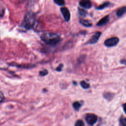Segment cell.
Masks as SVG:
<instances>
[{
  "instance_id": "7c38bea8",
  "label": "cell",
  "mask_w": 126,
  "mask_h": 126,
  "mask_svg": "<svg viewBox=\"0 0 126 126\" xmlns=\"http://www.w3.org/2000/svg\"><path fill=\"white\" fill-rule=\"evenodd\" d=\"M110 4H111L110 3H109L108 2H106L104 3H103L102 5H100V6L96 7V9L98 10H103L104 9L106 8V7H107L108 6H109L110 5Z\"/></svg>"
},
{
  "instance_id": "30bf717a",
  "label": "cell",
  "mask_w": 126,
  "mask_h": 126,
  "mask_svg": "<svg viewBox=\"0 0 126 126\" xmlns=\"http://www.w3.org/2000/svg\"><path fill=\"white\" fill-rule=\"evenodd\" d=\"M126 13V7L123 6L117 10L116 12V15L118 17H121Z\"/></svg>"
},
{
  "instance_id": "8fae6325",
  "label": "cell",
  "mask_w": 126,
  "mask_h": 126,
  "mask_svg": "<svg viewBox=\"0 0 126 126\" xmlns=\"http://www.w3.org/2000/svg\"><path fill=\"white\" fill-rule=\"evenodd\" d=\"M114 95L111 93L106 92V93H105L103 94V98L106 99V100H107L108 101H110L113 98Z\"/></svg>"
},
{
  "instance_id": "9a60e30c",
  "label": "cell",
  "mask_w": 126,
  "mask_h": 126,
  "mask_svg": "<svg viewBox=\"0 0 126 126\" xmlns=\"http://www.w3.org/2000/svg\"><path fill=\"white\" fill-rule=\"evenodd\" d=\"M78 11H79V14L81 16H83V17H85L88 14L86 10H85L83 9H81L80 8H78Z\"/></svg>"
},
{
  "instance_id": "4fadbf2b",
  "label": "cell",
  "mask_w": 126,
  "mask_h": 126,
  "mask_svg": "<svg viewBox=\"0 0 126 126\" xmlns=\"http://www.w3.org/2000/svg\"><path fill=\"white\" fill-rule=\"evenodd\" d=\"M81 106H82V105L78 101H75L72 103V106L74 109L76 111H78L79 110Z\"/></svg>"
},
{
  "instance_id": "5b68a950",
  "label": "cell",
  "mask_w": 126,
  "mask_h": 126,
  "mask_svg": "<svg viewBox=\"0 0 126 126\" xmlns=\"http://www.w3.org/2000/svg\"><path fill=\"white\" fill-rule=\"evenodd\" d=\"M63 16L66 22H68L71 19V13L68 8L66 7H62L60 9Z\"/></svg>"
},
{
  "instance_id": "277c9868",
  "label": "cell",
  "mask_w": 126,
  "mask_h": 126,
  "mask_svg": "<svg viewBox=\"0 0 126 126\" xmlns=\"http://www.w3.org/2000/svg\"><path fill=\"white\" fill-rule=\"evenodd\" d=\"M119 41V39L117 37H112L106 40L105 41V45L108 47L116 46Z\"/></svg>"
},
{
  "instance_id": "8992f818",
  "label": "cell",
  "mask_w": 126,
  "mask_h": 126,
  "mask_svg": "<svg viewBox=\"0 0 126 126\" xmlns=\"http://www.w3.org/2000/svg\"><path fill=\"white\" fill-rule=\"evenodd\" d=\"M101 34L102 33L100 32H96L95 34V35H94L92 36V38L87 41V44H95V43H96L98 41L100 38L101 35Z\"/></svg>"
},
{
  "instance_id": "9c48e42d",
  "label": "cell",
  "mask_w": 126,
  "mask_h": 126,
  "mask_svg": "<svg viewBox=\"0 0 126 126\" xmlns=\"http://www.w3.org/2000/svg\"><path fill=\"white\" fill-rule=\"evenodd\" d=\"M80 23L86 27H91L92 26V24L90 21L87 20L81 19L79 21Z\"/></svg>"
},
{
  "instance_id": "ac0fdd59",
  "label": "cell",
  "mask_w": 126,
  "mask_h": 126,
  "mask_svg": "<svg viewBox=\"0 0 126 126\" xmlns=\"http://www.w3.org/2000/svg\"><path fill=\"white\" fill-rule=\"evenodd\" d=\"M75 126H85L84 123L81 120H78L76 121Z\"/></svg>"
},
{
  "instance_id": "ba28073f",
  "label": "cell",
  "mask_w": 126,
  "mask_h": 126,
  "mask_svg": "<svg viewBox=\"0 0 126 126\" xmlns=\"http://www.w3.org/2000/svg\"><path fill=\"white\" fill-rule=\"evenodd\" d=\"M109 21V16L106 15L105 17H103L102 19H101L98 22L97 24L98 26H102L106 25L108 22Z\"/></svg>"
},
{
  "instance_id": "44dd1931",
  "label": "cell",
  "mask_w": 126,
  "mask_h": 126,
  "mask_svg": "<svg viewBox=\"0 0 126 126\" xmlns=\"http://www.w3.org/2000/svg\"><path fill=\"white\" fill-rule=\"evenodd\" d=\"M5 100V98H4V95L3 94V93L1 92V103H2Z\"/></svg>"
},
{
  "instance_id": "603a6c76",
  "label": "cell",
  "mask_w": 126,
  "mask_h": 126,
  "mask_svg": "<svg viewBox=\"0 0 126 126\" xmlns=\"http://www.w3.org/2000/svg\"><path fill=\"white\" fill-rule=\"evenodd\" d=\"M121 63L122 64H124V65H126V60H122L121 61Z\"/></svg>"
},
{
  "instance_id": "3957f363",
  "label": "cell",
  "mask_w": 126,
  "mask_h": 126,
  "mask_svg": "<svg viewBox=\"0 0 126 126\" xmlns=\"http://www.w3.org/2000/svg\"><path fill=\"white\" fill-rule=\"evenodd\" d=\"M85 120L89 125L93 126L98 121V116L93 113H88L86 115Z\"/></svg>"
},
{
  "instance_id": "d6986e66",
  "label": "cell",
  "mask_w": 126,
  "mask_h": 126,
  "mask_svg": "<svg viewBox=\"0 0 126 126\" xmlns=\"http://www.w3.org/2000/svg\"><path fill=\"white\" fill-rule=\"evenodd\" d=\"M40 75L41 76H46L48 74V71L46 69H44L43 70L40 71L39 72Z\"/></svg>"
},
{
  "instance_id": "52a82bcc",
  "label": "cell",
  "mask_w": 126,
  "mask_h": 126,
  "mask_svg": "<svg viewBox=\"0 0 126 126\" xmlns=\"http://www.w3.org/2000/svg\"><path fill=\"white\" fill-rule=\"evenodd\" d=\"M79 4L81 7L86 9H90L92 6L90 0H81Z\"/></svg>"
},
{
  "instance_id": "2e32d148",
  "label": "cell",
  "mask_w": 126,
  "mask_h": 126,
  "mask_svg": "<svg viewBox=\"0 0 126 126\" xmlns=\"http://www.w3.org/2000/svg\"><path fill=\"white\" fill-rule=\"evenodd\" d=\"M120 126H126V118L121 117L119 120Z\"/></svg>"
},
{
  "instance_id": "6da1fadb",
  "label": "cell",
  "mask_w": 126,
  "mask_h": 126,
  "mask_svg": "<svg viewBox=\"0 0 126 126\" xmlns=\"http://www.w3.org/2000/svg\"><path fill=\"white\" fill-rule=\"evenodd\" d=\"M40 39L44 43L52 46L56 45L61 40V38L59 35L50 32L42 34L40 36Z\"/></svg>"
},
{
  "instance_id": "5bb4252c",
  "label": "cell",
  "mask_w": 126,
  "mask_h": 126,
  "mask_svg": "<svg viewBox=\"0 0 126 126\" xmlns=\"http://www.w3.org/2000/svg\"><path fill=\"white\" fill-rule=\"evenodd\" d=\"M80 84L81 87L84 89H87L90 87V84L85 82V81H81L80 83Z\"/></svg>"
},
{
  "instance_id": "e0dca14e",
  "label": "cell",
  "mask_w": 126,
  "mask_h": 126,
  "mask_svg": "<svg viewBox=\"0 0 126 126\" xmlns=\"http://www.w3.org/2000/svg\"><path fill=\"white\" fill-rule=\"evenodd\" d=\"M54 3L57 5L60 6H63L65 5V0H53Z\"/></svg>"
},
{
  "instance_id": "ffe728a7",
  "label": "cell",
  "mask_w": 126,
  "mask_h": 126,
  "mask_svg": "<svg viewBox=\"0 0 126 126\" xmlns=\"http://www.w3.org/2000/svg\"><path fill=\"white\" fill-rule=\"evenodd\" d=\"M64 65L63 64H60V65H59L58 67L56 69V71H62V69H63V67Z\"/></svg>"
},
{
  "instance_id": "7a4b0ae2",
  "label": "cell",
  "mask_w": 126,
  "mask_h": 126,
  "mask_svg": "<svg viewBox=\"0 0 126 126\" xmlns=\"http://www.w3.org/2000/svg\"><path fill=\"white\" fill-rule=\"evenodd\" d=\"M36 22L35 16L33 12H28L25 15L22 26L26 30H31L35 26Z\"/></svg>"
},
{
  "instance_id": "7402d4cb",
  "label": "cell",
  "mask_w": 126,
  "mask_h": 126,
  "mask_svg": "<svg viewBox=\"0 0 126 126\" xmlns=\"http://www.w3.org/2000/svg\"><path fill=\"white\" fill-rule=\"evenodd\" d=\"M123 109L124 110L125 112L126 113V103L123 105Z\"/></svg>"
}]
</instances>
